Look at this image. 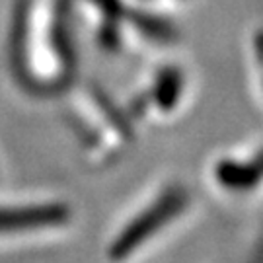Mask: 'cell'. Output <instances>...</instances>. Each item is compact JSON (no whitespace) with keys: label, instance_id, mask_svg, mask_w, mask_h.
Listing matches in <instances>:
<instances>
[{"label":"cell","instance_id":"cell-1","mask_svg":"<svg viewBox=\"0 0 263 263\" xmlns=\"http://www.w3.org/2000/svg\"><path fill=\"white\" fill-rule=\"evenodd\" d=\"M63 216L59 207H33L18 211H0V228H16V226H37L57 222Z\"/></svg>","mask_w":263,"mask_h":263}]
</instances>
